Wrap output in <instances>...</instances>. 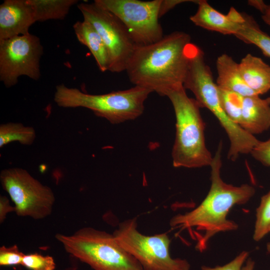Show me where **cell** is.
<instances>
[{
	"label": "cell",
	"instance_id": "5b68a950",
	"mask_svg": "<svg viewBox=\"0 0 270 270\" xmlns=\"http://www.w3.org/2000/svg\"><path fill=\"white\" fill-rule=\"evenodd\" d=\"M150 90L138 86L102 94L84 93L64 84L56 86L54 101L60 107L84 108L112 124L134 120L144 112Z\"/></svg>",
	"mask_w": 270,
	"mask_h": 270
},
{
	"label": "cell",
	"instance_id": "8fae6325",
	"mask_svg": "<svg viewBox=\"0 0 270 270\" xmlns=\"http://www.w3.org/2000/svg\"><path fill=\"white\" fill-rule=\"evenodd\" d=\"M43 46L30 33L0 41V80L6 88L15 86L20 76L37 80L40 76Z\"/></svg>",
	"mask_w": 270,
	"mask_h": 270
},
{
	"label": "cell",
	"instance_id": "7402d4cb",
	"mask_svg": "<svg viewBox=\"0 0 270 270\" xmlns=\"http://www.w3.org/2000/svg\"><path fill=\"white\" fill-rule=\"evenodd\" d=\"M270 190L261 198L256 210V220L253 238L254 240H261L270 232Z\"/></svg>",
	"mask_w": 270,
	"mask_h": 270
},
{
	"label": "cell",
	"instance_id": "ac0fdd59",
	"mask_svg": "<svg viewBox=\"0 0 270 270\" xmlns=\"http://www.w3.org/2000/svg\"><path fill=\"white\" fill-rule=\"evenodd\" d=\"M34 13L36 22L62 20L78 0H28Z\"/></svg>",
	"mask_w": 270,
	"mask_h": 270
},
{
	"label": "cell",
	"instance_id": "9c48e42d",
	"mask_svg": "<svg viewBox=\"0 0 270 270\" xmlns=\"http://www.w3.org/2000/svg\"><path fill=\"white\" fill-rule=\"evenodd\" d=\"M162 0H94L115 15L126 28L136 46L148 45L163 38L159 22Z\"/></svg>",
	"mask_w": 270,
	"mask_h": 270
},
{
	"label": "cell",
	"instance_id": "6da1fadb",
	"mask_svg": "<svg viewBox=\"0 0 270 270\" xmlns=\"http://www.w3.org/2000/svg\"><path fill=\"white\" fill-rule=\"evenodd\" d=\"M192 43L188 34L176 31L154 43L136 46L125 70L130 82L161 96L183 86Z\"/></svg>",
	"mask_w": 270,
	"mask_h": 270
},
{
	"label": "cell",
	"instance_id": "30bf717a",
	"mask_svg": "<svg viewBox=\"0 0 270 270\" xmlns=\"http://www.w3.org/2000/svg\"><path fill=\"white\" fill-rule=\"evenodd\" d=\"M78 8L84 20L94 26L104 42L109 58L108 71H125L136 45L124 24L113 14L94 2H82Z\"/></svg>",
	"mask_w": 270,
	"mask_h": 270
},
{
	"label": "cell",
	"instance_id": "7a4b0ae2",
	"mask_svg": "<svg viewBox=\"0 0 270 270\" xmlns=\"http://www.w3.org/2000/svg\"><path fill=\"white\" fill-rule=\"evenodd\" d=\"M222 143L220 142L210 165L211 185L200 204L184 214H178L170 220L172 227L196 228L204 232L200 245L204 246L220 232L234 230L238 224L227 218L230 209L236 204L246 203L254 194L255 188L245 184L234 186L225 182L221 177Z\"/></svg>",
	"mask_w": 270,
	"mask_h": 270
},
{
	"label": "cell",
	"instance_id": "cb8c5ba5",
	"mask_svg": "<svg viewBox=\"0 0 270 270\" xmlns=\"http://www.w3.org/2000/svg\"><path fill=\"white\" fill-rule=\"evenodd\" d=\"M24 255L16 244L10 247L2 246L0 248V265L21 264Z\"/></svg>",
	"mask_w": 270,
	"mask_h": 270
},
{
	"label": "cell",
	"instance_id": "9a60e30c",
	"mask_svg": "<svg viewBox=\"0 0 270 270\" xmlns=\"http://www.w3.org/2000/svg\"><path fill=\"white\" fill-rule=\"evenodd\" d=\"M216 84L220 89L236 92L244 97L257 95L245 83L238 63L227 54L220 56L216 61Z\"/></svg>",
	"mask_w": 270,
	"mask_h": 270
},
{
	"label": "cell",
	"instance_id": "52a82bcc",
	"mask_svg": "<svg viewBox=\"0 0 270 270\" xmlns=\"http://www.w3.org/2000/svg\"><path fill=\"white\" fill-rule=\"evenodd\" d=\"M137 227L136 218L126 220L112 234L144 270H190V264L186 260L172 258L171 241L166 232L147 236L141 234Z\"/></svg>",
	"mask_w": 270,
	"mask_h": 270
},
{
	"label": "cell",
	"instance_id": "d6986e66",
	"mask_svg": "<svg viewBox=\"0 0 270 270\" xmlns=\"http://www.w3.org/2000/svg\"><path fill=\"white\" fill-rule=\"evenodd\" d=\"M244 16V20L234 36L246 44L256 46L270 58V36L260 28L252 16L246 14Z\"/></svg>",
	"mask_w": 270,
	"mask_h": 270
},
{
	"label": "cell",
	"instance_id": "8992f818",
	"mask_svg": "<svg viewBox=\"0 0 270 270\" xmlns=\"http://www.w3.org/2000/svg\"><path fill=\"white\" fill-rule=\"evenodd\" d=\"M56 238L66 251L94 270H144L117 242L113 234L91 227Z\"/></svg>",
	"mask_w": 270,
	"mask_h": 270
},
{
	"label": "cell",
	"instance_id": "4316f807",
	"mask_svg": "<svg viewBox=\"0 0 270 270\" xmlns=\"http://www.w3.org/2000/svg\"><path fill=\"white\" fill-rule=\"evenodd\" d=\"M248 4L258 10L261 14L262 18L265 23L270 26V4H266L262 0H249Z\"/></svg>",
	"mask_w": 270,
	"mask_h": 270
},
{
	"label": "cell",
	"instance_id": "484cf974",
	"mask_svg": "<svg viewBox=\"0 0 270 270\" xmlns=\"http://www.w3.org/2000/svg\"><path fill=\"white\" fill-rule=\"evenodd\" d=\"M248 252L242 251L233 260L222 266L210 268L205 266H202V270H241L242 265L248 258Z\"/></svg>",
	"mask_w": 270,
	"mask_h": 270
},
{
	"label": "cell",
	"instance_id": "7c38bea8",
	"mask_svg": "<svg viewBox=\"0 0 270 270\" xmlns=\"http://www.w3.org/2000/svg\"><path fill=\"white\" fill-rule=\"evenodd\" d=\"M28 0H5L0 5V41L28 34L36 22Z\"/></svg>",
	"mask_w": 270,
	"mask_h": 270
},
{
	"label": "cell",
	"instance_id": "d4e9b609",
	"mask_svg": "<svg viewBox=\"0 0 270 270\" xmlns=\"http://www.w3.org/2000/svg\"><path fill=\"white\" fill-rule=\"evenodd\" d=\"M250 154L256 160L270 167V138L265 141L259 140Z\"/></svg>",
	"mask_w": 270,
	"mask_h": 270
},
{
	"label": "cell",
	"instance_id": "277c9868",
	"mask_svg": "<svg viewBox=\"0 0 270 270\" xmlns=\"http://www.w3.org/2000/svg\"><path fill=\"white\" fill-rule=\"evenodd\" d=\"M183 86L193 93L200 108H206L218 119L229 138L230 155L237 156L250 150L256 142L255 136L234 123L225 114L220 104L218 86L206 63L204 52L193 43L189 48L188 69Z\"/></svg>",
	"mask_w": 270,
	"mask_h": 270
},
{
	"label": "cell",
	"instance_id": "5bb4252c",
	"mask_svg": "<svg viewBox=\"0 0 270 270\" xmlns=\"http://www.w3.org/2000/svg\"><path fill=\"white\" fill-rule=\"evenodd\" d=\"M240 126L254 136L270 128V104L266 99L258 95L244 98Z\"/></svg>",
	"mask_w": 270,
	"mask_h": 270
},
{
	"label": "cell",
	"instance_id": "f546056e",
	"mask_svg": "<svg viewBox=\"0 0 270 270\" xmlns=\"http://www.w3.org/2000/svg\"><path fill=\"white\" fill-rule=\"evenodd\" d=\"M266 100L270 104V96H269V97L267 98H266Z\"/></svg>",
	"mask_w": 270,
	"mask_h": 270
},
{
	"label": "cell",
	"instance_id": "44dd1931",
	"mask_svg": "<svg viewBox=\"0 0 270 270\" xmlns=\"http://www.w3.org/2000/svg\"><path fill=\"white\" fill-rule=\"evenodd\" d=\"M218 94L220 104L225 114L232 122L240 126L244 97L236 92L219 88Z\"/></svg>",
	"mask_w": 270,
	"mask_h": 270
},
{
	"label": "cell",
	"instance_id": "3957f363",
	"mask_svg": "<svg viewBox=\"0 0 270 270\" xmlns=\"http://www.w3.org/2000/svg\"><path fill=\"white\" fill-rule=\"evenodd\" d=\"M176 116V136L172 148L174 168H199L210 166L213 159L206 144L205 125L200 106L188 96L184 86L168 92Z\"/></svg>",
	"mask_w": 270,
	"mask_h": 270
},
{
	"label": "cell",
	"instance_id": "83f0119b",
	"mask_svg": "<svg viewBox=\"0 0 270 270\" xmlns=\"http://www.w3.org/2000/svg\"><path fill=\"white\" fill-rule=\"evenodd\" d=\"M14 212V206H10L9 200L5 196L0 197V222L2 223L10 212Z\"/></svg>",
	"mask_w": 270,
	"mask_h": 270
},
{
	"label": "cell",
	"instance_id": "ba28073f",
	"mask_svg": "<svg viewBox=\"0 0 270 270\" xmlns=\"http://www.w3.org/2000/svg\"><path fill=\"white\" fill-rule=\"evenodd\" d=\"M3 189L14 204L18 216L40 220L50 216L55 202L52 190L19 168L3 170L0 174Z\"/></svg>",
	"mask_w": 270,
	"mask_h": 270
},
{
	"label": "cell",
	"instance_id": "2e32d148",
	"mask_svg": "<svg viewBox=\"0 0 270 270\" xmlns=\"http://www.w3.org/2000/svg\"><path fill=\"white\" fill-rule=\"evenodd\" d=\"M238 66L244 82L256 94H262L270 90V66L262 58L248 54Z\"/></svg>",
	"mask_w": 270,
	"mask_h": 270
},
{
	"label": "cell",
	"instance_id": "f1b7e54d",
	"mask_svg": "<svg viewBox=\"0 0 270 270\" xmlns=\"http://www.w3.org/2000/svg\"><path fill=\"white\" fill-rule=\"evenodd\" d=\"M254 266V262L249 258L246 262V264L244 266H242L241 270H253Z\"/></svg>",
	"mask_w": 270,
	"mask_h": 270
},
{
	"label": "cell",
	"instance_id": "4fadbf2b",
	"mask_svg": "<svg viewBox=\"0 0 270 270\" xmlns=\"http://www.w3.org/2000/svg\"><path fill=\"white\" fill-rule=\"evenodd\" d=\"M197 4V11L190 19L196 26L204 29L234 35L244 20V14L233 7L225 14L213 8L206 0H200Z\"/></svg>",
	"mask_w": 270,
	"mask_h": 270
},
{
	"label": "cell",
	"instance_id": "4dcf8cb0",
	"mask_svg": "<svg viewBox=\"0 0 270 270\" xmlns=\"http://www.w3.org/2000/svg\"></svg>",
	"mask_w": 270,
	"mask_h": 270
},
{
	"label": "cell",
	"instance_id": "ffe728a7",
	"mask_svg": "<svg viewBox=\"0 0 270 270\" xmlns=\"http://www.w3.org/2000/svg\"><path fill=\"white\" fill-rule=\"evenodd\" d=\"M34 129L19 122H8L0 126V148L13 142L24 145L32 144L36 138Z\"/></svg>",
	"mask_w": 270,
	"mask_h": 270
},
{
	"label": "cell",
	"instance_id": "603a6c76",
	"mask_svg": "<svg viewBox=\"0 0 270 270\" xmlns=\"http://www.w3.org/2000/svg\"><path fill=\"white\" fill-rule=\"evenodd\" d=\"M21 264L31 270H54L56 268L52 256L37 253L25 254Z\"/></svg>",
	"mask_w": 270,
	"mask_h": 270
},
{
	"label": "cell",
	"instance_id": "e0dca14e",
	"mask_svg": "<svg viewBox=\"0 0 270 270\" xmlns=\"http://www.w3.org/2000/svg\"><path fill=\"white\" fill-rule=\"evenodd\" d=\"M78 40L86 46L94 57L99 70H108L109 58L107 49L100 34L88 22L78 20L73 25Z\"/></svg>",
	"mask_w": 270,
	"mask_h": 270
}]
</instances>
